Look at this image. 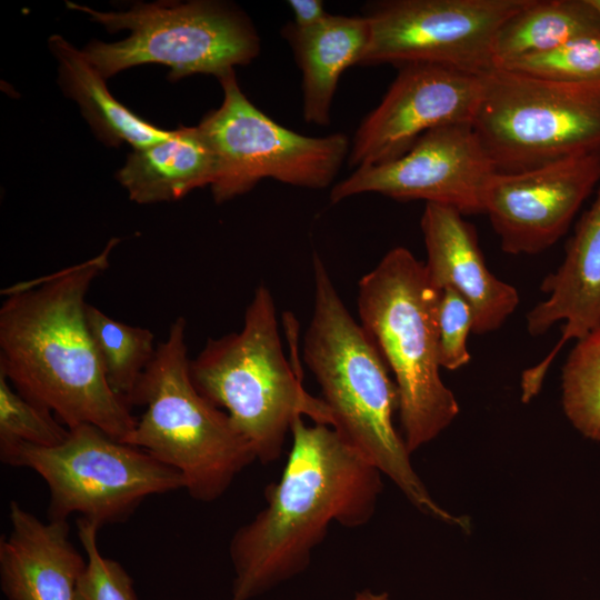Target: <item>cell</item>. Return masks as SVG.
<instances>
[{"mask_svg":"<svg viewBox=\"0 0 600 600\" xmlns=\"http://www.w3.org/2000/svg\"><path fill=\"white\" fill-rule=\"evenodd\" d=\"M119 239L97 256L1 293L0 372L68 429L91 424L123 441L131 407L110 387L87 321L86 297Z\"/></svg>","mask_w":600,"mask_h":600,"instance_id":"1","label":"cell"},{"mask_svg":"<svg viewBox=\"0 0 600 600\" xmlns=\"http://www.w3.org/2000/svg\"><path fill=\"white\" fill-rule=\"evenodd\" d=\"M291 449L266 507L229 543L230 600H252L302 573L332 523L367 524L382 490L381 472L327 424L291 426Z\"/></svg>","mask_w":600,"mask_h":600,"instance_id":"2","label":"cell"},{"mask_svg":"<svg viewBox=\"0 0 600 600\" xmlns=\"http://www.w3.org/2000/svg\"><path fill=\"white\" fill-rule=\"evenodd\" d=\"M313 310L303 338V359L320 386L331 428L387 476L421 513L470 530V519L442 508L416 472L393 423L399 393L373 340L348 311L327 266L312 257Z\"/></svg>","mask_w":600,"mask_h":600,"instance_id":"3","label":"cell"},{"mask_svg":"<svg viewBox=\"0 0 600 600\" xmlns=\"http://www.w3.org/2000/svg\"><path fill=\"white\" fill-rule=\"evenodd\" d=\"M440 294L424 263L404 247L389 250L358 283L361 326L393 374L410 453L436 439L460 410L440 376Z\"/></svg>","mask_w":600,"mask_h":600,"instance_id":"4","label":"cell"},{"mask_svg":"<svg viewBox=\"0 0 600 600\" xmlns=\"http://www.w3.org/2000/svg\"><path fill=\"white\" fill-rule=\"evenodd\" d=\"M190 374L263 464L280 458L296 418L308 416L331 427L328 407L308 393L284 356L274 299L264 284L254 290L241 330L208 339L190 360Z\"/></svg>","mask_w":600,"mask_h":600,"instance_id":"5","label":"cell"},{"mask_svg":"<svg viewBox=\"0 0 600 600\" xmlns=\"http://www.w3.org/2000/svg\"><path fill=\"white\" fill-rule=\"evenodd\" d=\"M186 328L178 317L157 344L131 399V407L146 410L122 442L179 471L192 499L212 502L257 459L229 416L196 388Z\"/></svg>","mask_w":600,"mask_h":600,"instance_id":"6","label":"cell"},{"mask_svg":"<svg viewBox=\"0 0 600 600\" xmlns=\"http://www.w3.org/2000/svg\"><path fill=\"white\" fill-rule=\"evenodd\" d=\"M67 4L110 32L131 31L120 42L93 41L81 50L104 79L143 63L170 67L172 80L194 73L219 79L233 71V67L250 63L260 51V40L250 20L217 1L137 3L124 12H99L77 3Z\"/></svg>","mask_w":600,"mask_h":600,"instance_id":"7","label":"cell"},{"mask_svg":"<svg viewBox=\"0 0 600 600\" xmlns=\"http://www.w3.org/2000/svg\"><path fill=\"white\" fill-rule=\"evenodd\" d=\"M482 78L472 127L498 172L600 153V82H556L501 68Z\"/></svg>","mask_w":600,"mask_h":600,"instance_id":"8","label":"cell"},{"mask_svg":"<svg viewBox=\"0 0 600 600\" xmlns=\"http://www.w3.org/2000/svg\"><path fill=\"white\" fill-rule=\"evenodd\" d=\"M0 459L46 481L48 520L76 512L99 529L126 521L152 494L184 489L179 471L91 424L69 429L54 447L18 443L0 450Z\"/></svg>","mask_w":600,"mask_h":600,"instance_id":"9","label":"cell"},{"mask_svg":"<svg viewBox=\"0 0 600 600\" xmlns=\"http://www.w3.org/2000/svg\"><path fill=\"white\" fill-rule=\"evenodd\" d=\"M222 104L198 126L214 158L211 190L217 203L250 191L261 179L309 189L329 187L348 159L343 133L309 137L269 118L241 91L234 70L219 78Z\"/></svg>","mask_w":600,"mask_h":600,"instance_id":"10","label":"cell"},{"mask_svg":"<svg viewBox=\"0 0 600 600\" xmlns=\"http://www.w3.org/2000/svg\"><path fill=\"white\" fill-rule=\"evenodd\" d=\"M531 0H386L366 4L369 41L359 66L433 63L476 74L494 68L502 24Z\"/></svg>","mask_w":600,"mask_h":600,"instance_id":"11","label":"cell"},{"mask_svg":"<svg viewBox=\"0 0 600 600\" xmlns=\"http://www.w3.org/2000/svg\"><path fill=\"white\" fill-rule=\"evenodd\" d=\"M497 172L472 124H448L424 133L394 160L354 169L332 187L330 201L371 192L444 204L462 214L484 213Z\"/></svg>","mask_w":600,"mask_h":600,"instance_id":"12","label":"cell"},{"mask_svg":"<svg viewBox=\"0 0 600 600\" xmlns=\"http://www.w3.org/2000/svg\"><path fill=\"white\" fill-rule=\"evenodd\" d=\"M483 92L482 74L433 63H409L350 141V168L381 164L406 153L424 133L473 123Z\"/></svg>","mask_w":600,"mask_h":600,"instance_id":"13","label":"cell"},{"mask_svg":"<svg viewBox=\"0 0 600 600\" xmlns=\"http://www.w3.org/2000/svg\"><path fill=\"white\" fill-rule=\"evenodd\" d=\"M600 182V153L564 158L519 172H497L484 213L509 254H537L569 229Z\"/></svg>","mask_w":600,"mask_h":600,"instance_id":"14","label":"cell"},{"mask_svg":"<svg viewBox=\"0 0 600 600\" xmlns=\"http://www.w3.org/2000/svg\"><path fill=\"white\" fill-rule=\"evenodd\" d=\"M540 289L548 298L528 312L529 334L542 336L559 321H563V327L552 350L522 372L524 402L539 392L566 342L578 341L600 326V182L593 202L580 217L566 246L561 266L543 279Z\"/></svg>","mask_w":600,"mask_h":600,"instance_id":"15","label":"cell"},{"mask_svg":"<svg viewBox=\"0 0 600 600\" xmlns=\"http://www.w3.org/2000/svg\"><path fill=\"white\" fill-rule=\"evenodd\" d=\"M432 283L451 287L470 304L474 334L499 329L519 304L517 289L487 267L474 227L457 209L426 203L420 220Z\"/></svg>","mask_w":600,"mask_h":600,"instance_id":"16","label":"cell"},{"mask_svg":"<svg viewBox=\"0 0 600 600\" xmlns=\"http://www.w3.org/2000/svg\"><path fill=\"white\" fill-rule=\"evenodd\" d=\"M10 532L0 540V587L8 600H76L87 558L70 540L67 520L43 522L9 503Z\"/></svg>","mask_w":600,"mask_h":600,"instance_id":"17","label":"cell"},{"mask_svg":"<svg viewBox=\"0 0 600 600\" xmlns=\"http://www.w3.org/2000/svg\"><path fill=\"white\" fill-rule=\"evenodd\" d=\"M302 73L304 121L330 123V109L341 74L359 66L369 41L363 16L330 14L322 23L299 29L292 22L282 29Z\"/></svg>","mask_w":600,"mask_h":600,"instance_id":"18","label":"cell"},{"mask_svg":"<svg viewBox=\"0 0 600 600\" xmlns=\"http://www.w3.org/2000/svg\"><path fill=\"white\" fill-rule=\"evenodd\" d=\"M117 176L138 203L178 200L211 184L213 152L199 127H181L166 140L134 150Z\"/></svg>","mask_w":600,"mask_h":600,"instance_id":"19","label":"cell"},{"mask_svg":"<svg viewBox=\"0 0 600 600\" xmlns=\"http://www.w3.org/2000/svg\"><path fill=\"white\" fill-rule=\"evenodd\" d=\"M49 47L59 61L60 83L66 94L81 107L97 134L108 144L130 143L134 150L166 140L171 131L162 130L136 116L108 91L104 78L60 36L49 39Z\"/></svg>","mask_w":600,"mask_h":600,"instance_id":"20","label":"cell"},{"mask_svg":"<svg viewBox=\"0 0 600 600\" xmlns=\"http://www.w3.org/2000/svg\"><path fill=\"white\" fill-rule=\"evenodd\" d=\"M594 33H600V13L590 0H531L498 31L494 68Z\"/></svg>","mask_w":600,"mask_h":600,"instance_id":"21","label":"cell"},{"mask_svg":"<svg viewBox=\"0 0 600 600\" xmlns=\"http://www.w3.org/2000/svg\"><path fill=\"white\" fill-rule=\"evenodd\" d=\"M87 321L112 390L130 407L138 383L154 357V334L148 328L118 321L87 306Z\"/></svg>","mask_w":600,"mask_h":600,"instance_id":"22","label":"cell"},{"mask_svg":"<svg viewBox=\"0 0 600 600\" xmlns=\"http://www.w3.org/2000/svg\"><path fill=\"white\" fill-rule=\"evenodd\" d=\"M561 401L571 424L600 443V326L570 351L562 368Z\"/></svg>","mask_w":600,"mask_h":600,"instance_id":"23","label":"cell"},{"mask_svg":"<svg viewBox=\"0 0 600 600\" xmlns=\"http://www.w3.org/2000/svg\"><path fill=\"white\" fill-rule=\"evenodd\" d=\"M496 68L556 82H600V33L579 37L550 51Z\"/></svg>","mask_w":600,"mask_h":600,"instance_id":"24","label":"cell"},{"mask_svg":"<svg viewBox=\"0 0 600 600\" xmlns=\"http://www.w3.org/2000/svg\"><path fill=\"white\" fill-rule=\"evenodd\" d=\"M68 434L50 410L20 394L0 372V450L18 443L54 447Z\"/></svg>","mask_w":600,"mask_h":600,"instance_id":"25","label":"cell"},{"mask_svg":"<svg viewBox=\"0 0 600 600\" xmlns=\"http://www.w3.org/2000/svg\"><path fill=\"white\" fill-rule=\"evenodd\" d=\"M99 528L79 517L77 532L87 558V567L76 590V600H138L133 581L116 560L106 558L98 548Z\"/></svg>","mask_w":600,"mask_h":600,"instance_id":"26","label":"cell"},{"mask_svg":"<svg viewBox=\"0 0 600 600\" xmlns=\"http://www.w3.org/2000/svg\"><path fill=\"white\" fill-rule=\"evenodd\" d=\"M473 330V312L453 288L441 289L438 307V359L441 368L457 370L471 360L467 339Z\"/></svg>","mask_w":600,"mask_h":600,"instance_id":"27","label":"cell"},{"mask_svg":"<svg viewBox=\"0 0 600 600\" xmlns=\"http://www.w3.org/2000/svg\"><path fill=\"white\" fill-rule=\"evenodd\" d=\"M288 6L293 13L292 23L299 29L316 27L330 16L321 0H289Z\"/></svg>","mask_w":600,"mask_h":600,"instance_id":"28","label":"cell"},{"mask_svg":"<svg viewBox=\"0 0 600 600\" xmlns=\"http://www.w3.org/2000/svg\"><path fill=\"white\" fill-rule=\"evenodd\" d=\"M350 600H391L387 592H376L369 589L354 594Z\"/></svg>","mask_w":600,"mask_h":600,"instance_id":"29","label":"cell"},{"mask_svg":"<svg viewBox=\"0 0 600 600\" xmlns=\"http://www.w3.org/2000/svg\"><path fill=\"white\" fill-rule=\"evenodd\" d=\"M590 2L598 10V12L600 13V0H590Z\"/></svg>","mask_w":600,"mask_h":600,"instance_id":"30","label":"cell"}]
</instances>
